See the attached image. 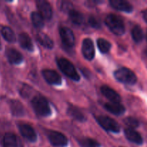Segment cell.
Instances as JSON below:
<instances>
[{"mask_svg": "<svg viewBox=\"0 0 147 147\" xmlns=\"http://www.w3.org/2000/svg\"><path fill=\"white\" fill-rule=\"evenodd\" d=\"M105 109L110 113L116 115H121L125 112V108L119 103H108L105 104Z\"/></svg>", "mask_w": 147, "mask_h": 147, "instance_id": "obj_17", "label": "cell"}, {"mask_svg": "<svg viewBox=\"0 0 147 147\" xmlns=\"http://www.w3.org/2000/svg\"><path fill=\"white\" fill-rule=\"evenodd\" d=\"M3 37L9 42H14L16 40V36L14 31L9 27L4 26L0 30Z\"/></svg>", "mask_w": 147, "mask_h": 147, "instance_id": "obj_22", "label": "cell"}, {"mask_svg": "<svg viewBox=\"0 0 147 147\" xmlns=\"http://www.w3.org/2000/svg\"><path fill=\"white\" fill-rule=\"evenodd\" d=\"M47 136L52 144L55 146L65 147L67 146L68 143L67 137L64 134L58 131H49L47 132Z\"/></svg>", "mask_w": 147, "mask_h": 147, "instance_id": "obj_6", "label": "cell"}, {"mask_svg": "<svg viewBox=\"0 0 147 147\" xmlns=\"http://www.w3.org/2000/svg\"><path fill=\"white\" fill-rule=\"evenodd\" d=\"M19 42L20 45L24 49H26L30 51L33 50V44L32 42L31 38L27 33H21L19 36Z\"/></svg>", "mask_w": 147, "mask_h": 147, "instance_id": "obj_18", "label": "cell"}, {"mask_svg": "<svg viewBox=\"0 0 147 147\" xmlns=\"http://www.w3.org/2000/svg\"><path fill=\"white\" fill-rule=\"evenodd\" d=\"M44 78L47 83L53 85H60L62 79L57 72L53 70H44L42 72Z\"/></svg>", "mask_w": 147, "mask_h": 147, "instance_id": "obj_12", "label": "cell"}, {"mask_svg": "<svg viewBox=\"0 0 147 147\" xmlns=\"http://www.w3.org/2000/svg\"><path fill=\"white\" fill-rule=\"evenodd\" d=\"M69 17H70V20L76 24H81L84 20L83 14L77 10H70L69 11Z\"/></svg>", "mask_w": 147, "mask_h": 147, "instance_id": "obj_23", "label": "cell"}, {"mask_svg": "<svg viewBox=\"0 0 147 147\" xmlns=\"http://www.w3.org/2000/svg\"><path fill=\"white\" fill-rule=\"evenodd\" d=\"M146 38H147V35H146Z\"/></svg>", "mask_w": 147, "mask_h": 147, "instance_id": "obj_34", "label": "cell"}, {"mask_svg": "<svg viewBox=\"0 0 147 147\" xmlns=\"http://www.w3.org/2000/svg\"><path fill=\"white\" fill-rule=\"evenodd\" d=\"M19 129L20 131V133L25 139H27L30 142H35L37 139V134L32 126L27 123H20Z\"/></svg>", "mask_w": 147, "mask_h": 147, "instance_id": "obj_11", "label": "cell"}, {"mask_svg": "<svg viewBox=\"0 0 147 147\" xmlns=\"http://www.w3.org/2000/svg\"><path fill=\"white\" fill-rule=\"evenodd\" d=\"M62 9H63V10H65V11H70V10H72L71 9V4H70V2H65V1H64V2H62Z\"/></svg>", "mask_w": 147, "mask_h": 147, "instance_id": "obj_30", "label": "cell"}, {"mask_svg": "<svg viewBox=\"0 0 147 147\" xmlns=\"http://www.w3.org/2000/svg\"><path fill=\"white\" fill-rule=\"evenodd\" d=\"M105 22L111 31L116 35H122L125 32V26L123 20L116 14H109Z\"/></svg>", "mask_w": 147, "mask_h": 147, "instance_id": "obj_1", "label": "cell"}, {"mask_svg": "<svg viewBox=\"0 0 147 147\" xmlns=\"http://www.w3.org/2000/svg\"><path fill=\"white\" fill-rule=\"evenodd\" d=\"M114 76L118 81L129 85H134L137 81L135 73L127 67H121L114 72Z\"/></svg>", "mask_w": 147, "mask_h": 147, "instance_id": "obj_3", "label": "cell"}, {"mask_svg": "<svg viewBox=\"0 0 147 147\" xmlns=\"http://www.w3.org/2000/svg\"><path fill=\"white\" fill-rule=\"evenodd\" d=\"M82 53L87 60H92L95 55V48L93 41L90 39L86 38L83 40L82 45Z\"/></svg>", "mask_w": 147, "mask_h": 147, "instance_id": "obj_10", "label": "cell"}, {"mask_svg": "<svg viewBox=\"0 0 147 147\" xmlns=\"http://www.w3.org/2000/svg\"><path fill=\"white\" fill-rule=\"evenodd\" d=\"M1 42H0V49H1Z\"/></svg>", "mask_w": 147, "mask_h": 147, "instance_id": "obj_33", "label": "cell"}, {"mask_svg": "<svg viewBox=\"0 0 147 147\" xmlns=\"http://www.w3.org/2000/svg\"><path fill=\"white\" fill-rule=\"evenodd\" d=\"M142 14H143L144 19L145 21H146L147 22V9H146L144 10L143 12H142Z\"/></svg>", "mask_w": 147, "mask_h": 147, "instance_id": "obj_31", "label": "cell"}, {"mask_svg": "<svg viewBox=\"0 0 147 147\" xmlns=\"http://www.w3.org/2000/svg\"><path fill=\"white\" fill-rule=\"evenodd\" d=\"M36 38H37V41L43 46V47H46V48L51 49L53 48L54 46V43H53V40L48 37L46 34L45 33L41 32H37L36 34Z\"/></svg>", "mask_w": 147, "mask_h": 147, "instance_id": "obj_19", "label": "cell"}, {"mask_svg": "<svg viewBox=\"0 0 147 147\" xmlns=\"http://www.w3.org/2000/svg\"><path fill=\"white\" fill-rule=\"evenodd\" d=\"M145 54H146V57H147V50H146V51H145Z\"/></svg>", "mask_w": 147, "mask_h": 147, "instance_id": "obj_32", "label": "cell"}, {"mask_svg": "<svg viewBox=\"0 0 147 147\" xmlns=\"http://www.w3.org/2000/svg\"><path fill=\"white\" fill-rule=\"evenodd\" d=\"M60 37L65 45L72 47L75 45V36L73 31L70 29L65 27H62L60 29Z\"/></svg>", "mask_w": 147, "mask_h": 147, "instance_id": "obj_7", "label": "cell"}, {"mask_svg": "<svg viewBox=\"0 0 147 147\" xmlns=\"http://www.w3.org/2000/svg\"><path fill=\"white\" fill-rule=\"evenodd\" d=\"M32 104L36 113L40 116H48L51 113L47 100L41 96H37L32 100Z\"/></svg>", "mask_w": 147, "mask_h": 147, "instance_id": "obj_2", "label": "cell"}, {"mask_svg": "<svg viewBox=\"0 0 147 147\" xmlns=\"http://www.w3.org/2000/svg\"><path fill=\"white\" fill-rule=\"evenodd\" d=\"M67 113L73 119L79 121H84L85 116L81 111L78 108L74 106H70L67 109Z\"/></svg>", "mask_w": 147, "mask_h": 147, "instance_id": "obj_21", "label": "cell"}, {"mask_svg": "<svg viewBox=\"0 0 147 147\" xmlns=\"http://www.w3.org/2000/svg\"><path fill=\"white\" fill-rule=\"evenodd\" d=\"M124 123H126V126L129 127V129H134L139 126V122L136 119L133 117H128L124 119Z\"/></svg>", "mask_w": 147, "mask_h": 147, "instance_id": "obj_28", "label": "cell"}, {"mask_svg": "<svg viewBox=\"0 0 147 147\" xmlns=\"http://www.w3.org/2000/svg\"><path fill=\"white\" fill-rule=\"evenodd\" d=\"M124 134L127 139L136 144H142L143 143V139L140 134L133 129H126Z\"/></svg>", "mask_w": 147, "mask_h": 147, "instance_id": "obj_15", "label": "cell"}, {"mask_svg": "<svg viewBox=\"0 0 147 147\" xmlns=\"http://www.w3.org/2000/svg\"><path fill=\"white\" fill-rule=\"evenodd\" d=\"M4 147H24L20 138L12 133H7L3 139Z\"/></svg>", "mask_w": 147, "mask_h": 147, "instance_id": "obj_9", "label": "cell"}, {"mask_svg": "<svg viewBox=\"0 0 147 147\" xmlns=\"http://www.w3.org/2000/svg\"><path fill=\"white\" fill-rule=\"evenodd\" d=\"M98 47L102 53H107L111 47V45L108 40L103 38H99L97 40Z\"/></svg>", "mask_w": 147, "mask_h": 147, "instance_id": "obj_26", "label": "cell"}, {"mask_svg": "<svg viewBox=\"0 0 147 147\" xmlns=\"http://www.w3.org/2000/svg\"><path fill=\"white\" fill-rule=\"evenodd\" d=\"M97 121L105 130L114 133H118L120 131V126L119 123L109 116H98L97 117Z\"/></svg>", "mask_w": 147, "mask_h": 147, "instance_id": "obj_5", "label": "cell"}, {"mask_svg": "<svg viewBox=\"0 0 147 147\" xmlns=\"http://www.w3.org/2000/svg\"><path fill=\"white\" fill-rule=\"evenodd\" d=\"M6 55H7L9 62L11 64H19V63L22 61V55L20 52L16 50L15 49H8L7 50Z\"/></svg>", "mask_w": 147, "mask_h": 147, "instance_id": "obj_16", "label": "cell"}, {"mask_svg": "<svg viewBox=\"0 0 147 147\" xmlns=\"http://www.w3.org/2000/svg\"><path fill=\"white\" fill-rule=\"evenodd\" d=\"M131 36L133 40L136 42L139 43L142 42L144 39V33L143 31H142V27L139 25H135L132 28Z\"/></svg>", "mask_w": 147, "mask_h": 147, "instance_id": "obj_24", "label": "cell"}, {"mask_svg": "<svg viewBox=\"0 0 147 147\" xmlns=\"http://www.w3.org/2000/svg\"><path fill=\"white\" fill-rule=\"evenodd\" d=\"M37 7L40 11V14H41L43 19L46 20H50L53 16V9L50 3L44 0H39L36 2Z\"/></svg>", "mask_w": 147, "mask_h": 147, "instance_id": "obj_8", "label": "cell"}, {"mask_svg": "<svg viewBox=\"0 0 147 147\" xmlns=\"http://www.w3.org/2000/svg\"><path fill=\"white\" fill-rule=\"evenodd\" d=\"M80 144L83 147H100V145L96 141L92 139H85L80 142Z\"/></svg>", "mask_w": 147, "mask_h": 147, "instance_id": "obj_27", "label": "cell"}, {"mask_svg": "<svg viewBox=\"0 0 147 147\" xmlns=\"http://www.w3.org/2000/svg\"><path fill=\"white\" fill-rule=\"evenodd\" d=\"M57 65L60 70L70 79L75 81H78L80 80V76L78 73L76 69L67 59L60 58L57 60Z\"/></svg>", "mask_w": 147, "mask_h": 147, "instance_id": "obj_4", "label": "cell"}, {"mask_svg": "<svg viewBox=\"0 0 147 147\" xmlns=\"http://www.w3.org/2000/svg\"><path fill=\"white\" fill-rule=\"evenodd\" d=\"M10 109L14 116H21L24 113V106L19 100H11L10 101Z\"/></svg>", "mask_w": 147, "mask_h": 147, "instance_id": "obj_20", "label": "cell"}, {"mask_svg": "<svg viewBox=\"0 0 147 147\" xmlns=\"http://www.w3.org/2000/svg\"><path fill=\"white\" fill-rule=\"evenodd\" d=\"M88 22L91 27H94V28H99L100 27V22L98 21L97 18L94 16H90L88 19Z\"/></svg>", "mask_w": 147, "mask_h": 147, "instance_id": "obj_29", "label": "cell"}, {"mask_svg": "<svg viewBox=\"0 0 147 147\" xmlns=\"http://www.w3.org/2000/svg\"><path fill=\"white\" fill-rule=\"evenodd\" d=\"M31 20L32 24L37 28H42L44 26V20L41 14L37 11H33L31 14Z\"/></svg>", "mask_w": 147, "mask_h": 147, "instance_id": "obj_25", "label": "cell"}, {"mask_svg": "<svg viewBox=\"0 0 147 147\" xmlns=\"http://www.w3.org/2000/svg\"><path fill=\"white\" fill-rule=\"evenodd\" d=\"M100 90L102 94L112 103H119L121 100V96L113 89L111 88L109 86H102L100 88Z\"/></svg>", "mask_w": 147, "mask_h": 147, "instance_id": "obj_13", "label": "cell"}, {"mask_svg": "<svg viewBox=\"0 0 147 147\" xmlns=\"http://www.w3.org/2000/svg\"><path fill=\"white\" fill-rule=\"evenodd\" d=\"M110 4L113 8L125 12H131L133 10L131 4L124 0H111Z\"/></svg>", "mask_w": 147, "mask_h": 147, "instance_id": "obj_14", "label": "cell"}]
</instances>
